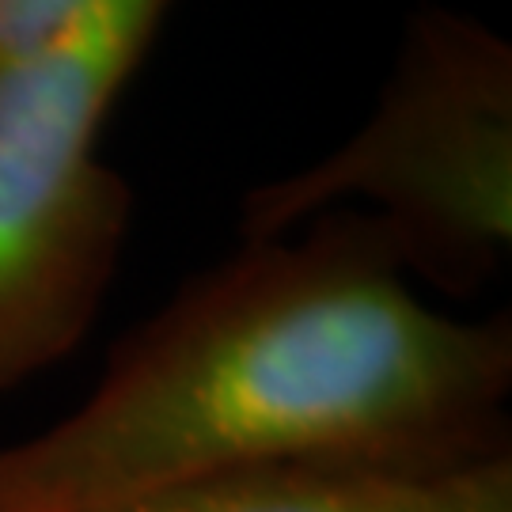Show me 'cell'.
Wrapping results in <instances>:
<instances>
[{
  "label": "cell",
  "instance_id": "6da1fadb",
  "mask_svg": "<svg viewBox=\"0 0 512 512\" xmlns=\"http://www.w3.org/2000/svg\"><path fill=\"white\" fill-rule=\"evenodd\" d=\"M505 323L406 289L376 220L262 239L114 349L95 391L0 448V512H110L289 463H448L497 444Z\"/></svg>",
  "mask_w": 512,
  "mask_h": 512
},
{
  "label": "cell",
  "instance_id": "7a4b0ae2",
  "mask_svg": "<svg viewBox=\"0 0 512 512\" xmlns=\"http://www.w3.org/2000/svg\"><path fill=\"white\" fill-rule=\"evenodd\" d=\"M167 4L84 0L0 73V387L76 346L99 308L129 194L95 137Z\"/></svg>",
  "mask_w": 512,
  "mask_h": 512
},
{
  "label": "cell",
  "instance_id": "3957f363",
  "mask_svg": "<svg viewBox=\"0 0 512 512\" xmlns=\"http://www.w3.org/2000/svg\"><path fill=\"white\" fill-rule=\"evenodd\" d=\"M338 198H372L403 266L475 285L512 239V54L475 19L414 23L368 126L323 164L247 202V243Z\"/></svg>",
  "mask_w": 512,
  "mask_h": 512
},
{
  "label": "cell",
  "instance_id": "277c9868",
  "mask_svg": "<svg viewBox=\"0 0 512 512\" xmlns=\"http://www.w3.org/2000/svg\"><path fill=\"white\" fill-rule=\"evenodd\" d=\"M110 512H512L509 452L448 463H289Z\"/></svg>",
  "mask_w": 512,
  "mask_h": 512
},
{
  "label": "cell",
  "instance_id": "5b68a950",
  "mask_svg": "<svg viewBox=\"0 0 512 512\" xmlns=\"http://www.w3.org/2000/svg\"><path fill=\"white\" fill-rule=\"evenodd\" d=\"M80 8L84 0H0V73L61 35Z\"/></svg>",
  "mask_w": 512,
  "mask_h": 512
}]
</instances>
